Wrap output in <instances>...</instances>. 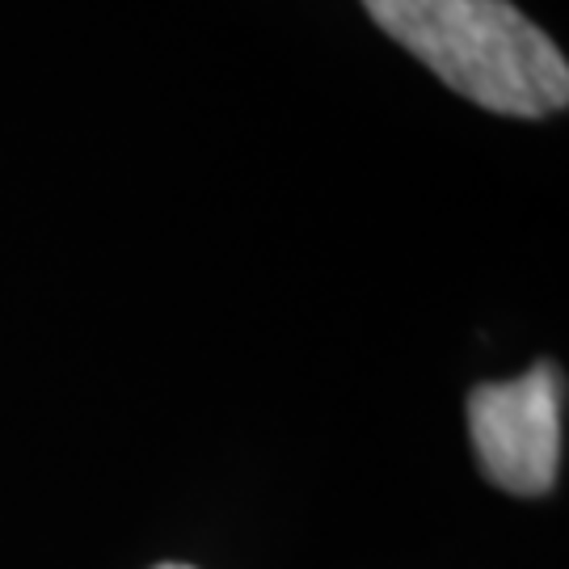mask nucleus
I'll use <instances>...</instances> for the list:
<instances>
[{
  "label": "nucleus",
  "mask_w": 569,
  "mask_h": 569,
  "mask_svg": "<svg viewBox=\"0 0 569 569\" xmlns=\"http://www.w3.org/2000/svg\"><path fill=\"white\" fill-rule=\"evenodd\" d=\"M371 21L468 102L510 119H549L569 106L557 42L510 0H363Z\"/></svg>",
  "instance_id": "nucleus-1"
},
{
  "label": "nucleus",
  "mask_w": 569,
  "mask_h": 569,
  "mask_svg": "<svg viewBox=\"0 0 569 569\" xmlns=\"http://www.w3.org/2000/svg\"><path fill=\"white\" fill-rule=\"evenodd\" d=\"M561 367L536 363L498 385H477L468 397V435L481 472L498 489L536 498L549 493L561 465Z\"/></svg>",
  "instance_id": "nucleus-2"
},
{
  "label": "nucleus",
  "mask_w": 569,
  "mask_h": 569,
  "mask_svg": "<svg viewBox=\"0 0 569 569\" xmlns=\"http://www.w3.org/2000/svg\"><path fill=\"white\" fill-rule=\"evenodd\" d=\"M152 569H194V566H178V561H164V566H152Z\"/></svg>",
  "instance_id": "nucleus-3"
}]
</instances>
